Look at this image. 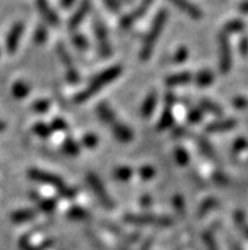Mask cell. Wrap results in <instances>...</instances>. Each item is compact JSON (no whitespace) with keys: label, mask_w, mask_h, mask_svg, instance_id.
I'll use <instances>...</instances> for the list:
<instances>
[{"label":"cell","mask_w":248,"mask_h":250,"mask_svg":"<svg viewBox=\"0 0 248 250\" xmlns=\"http://www.w3.org/2000/svg\"><path fill=\"white\" fill-rule=\"evenodd\" d=\"M120 74H122V67H120L119 65L112 66L109 67V69L105 70V71H103V73L97 74L94 79L89 83L88 88L76 95L75 103L79 104V103H84V102H86L88 99H90L93 95L96 94V93L99 92L100 89H103L107 84H109V83H112L113 80H115Z\"/></svg>","instance_id":"1"},{"label":"cell","mask_w":248,"mask_h":250,"mask_svg":"<svg viewBox=\"0 0 248 250\" xmlns=\"http://www.w3.org/2000/svg\"><path fill=\"white\" fill-rule=\"evenodd\" d=\"M167 17H169V13H167L166 9H161L157 13V16H156L153 23H152L151 29L147 33V37H146L143 46H142L141 54H139L142 61H147L151 57L152 52L154 50V44H156L157 40L160 38L161 32H162L165 24H166Z\"/></svg>","instance_id":"2"},{"label":"cell","mask_w":248,"mask_h":250,"mask_svg":"<svg viewBox=\"0 0 248 250\" xmlns=\"http://www.w3.org/2000/svg\"><path fill=\"white\" fill-rule=\"evenodd\" d=\"M28 177L33 181L41 182V183L48 184V186H52V187L56 188L60 194H62L65 198H74L76 194V190H74L73 188L67 187L66 183L61 179L60 177H57L55 174H51L47 171L38 170V169H31L28 171Z\"/></svg>","instance_id":"3"},{"label":"cell","mask_w":248,"mask_h":250,"mask_svg":"<svg viewBox=\"0 0 248 250\" xmlns=\"http://www.w3.org/2000/svg\"><path fill=\"white\" fill-rule=\"evenodd\" d=\"M94 31L99 43V52L101 57H109L112 55V46L108 40V32L104 23L99 18L94 19Z\"/></svg>","instance_id":"4"},{"label":"cell","mask_w":248,"mask_h":250,"mask_svg":"<svg viewBox=\"0 0 248 250\" xmlns=\"http://www.w3.org/2000/svg\"><path fill=\"white\" fill-rule=\"evenodd\" d=\"M219 66L222 73H228L232 66V57H230L229 41L227 33H222L219 36Z\"/></svg>","instance_id":"5"},{"label":"cell","mask_w":248,"mask_h":250,"mask_svg":"<svg viewBox=\"0 0 248 250\" xmlns=\"http://www.w3.org/2000/svg\"><path fill=\"white\" fill-rule=\"evenodd\" d=\"M152 3H153V0H143L133 12H131L124 18H122V21H120V27L123 29H128L129 27H132L133 23L137 22L138 19H141L148 12Z\"/></svg>","instance_id":"6"},{"label":"cell","mask_w":248,"mask_h":250,"mask_svg":"<svg viewBox=\"0 0 248 250\" xmlns=\"http://www.w3.org/2000/svg\"><path fill=\"white\" fill-rule=\"evenodd\" d=\"M126 221L138 224V225L169 226L172 224L171 219L169 217H158V216L153 215H128L126 217Z\"/></svg>","instance_id":"7"},{"label":"cell","mask_w":248,"mask_h":250,"mask_svg":"<svg viewBox=\"0 0 248 250\" xmlns=\"http://www.w3.org/2000/svg\"><path fill=\"white\" fill-rule=\"evenodd\" d=\"M88 182L90 184V187L93 188V190L95 192V194L97 196V198L100 200V202L103 203L104 206L108 207V208H112L114 207L113 201L110 200L109 194H108L107 189L104 187V184L101 183V181L95 174H88Z\"/></svg>","instance_id":"8"},{"label":"cell","mask_w":248,"mask_h":250,"mask_svg":"<svg viewBox=\"0 0 248 250\" xmlns=\"http://www.w3.org/2000/svg\"><path fill=\"white\" fill-rule=\"evenodd\" d=\"M57 52H58V56H60V59H61V61L63 62V65L66 66L67 78H69V80L70 82L76 83L77 80H79V74H77V71H76L73 59H71V56L69 55V52H67V50L65 48V46L61 43H58V46H57Z\"/></svg>","instance_id":"9"},{"label":"cell","mask_w":248,"mask_h":250,"mask_svg":"<svg viewBox=\"0 0 248 250\" xmlns=\"http://www.w3.org/2000/svg\"><path fill=\"white\" fill-rule=\"evenodd\" d=\"M23 32H24V24L23 23H17L12 29H10L9 35L6 37V50L9 54L16 52V50L18 48L19 40L22 37Z\"/></svg>","instance_id":"10"},{"label":"cell","mask_w":248,"mask_h":250,"mask_svg":"<svg viewBox=\"0 0 248 250\" xmlns=\"http://www.w3.org/2000/svg\"><path fill=\"white\" fill-rule=\"evenodd\" d=\"M91 8V1L90 0H82L81 4L79 5V8L76 9V12L74 13V16L71 17L69 22V27L71 29L77 28L80 25V23L85 19V17L88 16V13L90 12Z\"/></svg>","instance_id":"11"},{"label":"cell","mask_w":248,"mask_h":250,"mask_svg":"<svg viewBox=\"0 0 248 250\" xmlns=\"http://www.w3.org/2000/svg\"><path fill=\"white\" fill-rule=\"evenodd\" d=\"M37 8L50 24H52L54 27H57L60 24V18L56 14V12L51 8L47 0H37Z\"/></svg>","instance_id":"12"},{"label":"cell","mask_w":248,"mask_h":250,"mask_svg":"<svg viewBox=\"0 0 248 250\" xmlns=\"http://www.w3.org/2000/svg\"><path fill=\"white\" fill-rule=\"evenodd\" d=\"M173 5H176L180 10L185 12L189 17H191L192 19H200L203 17V13L199 9L198 6H195L189 0H170Z\"/></svg>","instance_id":"13"},{"label":"cell","mask_w":248,"mask_h":250,"mask_svg":"<svg viewBox=\"0 0 248 250\" xmlns=\"http://www.w3.org/2000/svg\"><path fill=\"white\" fill-rule=\"evenodd\" d=\"M110 126H112V131H113L114 136L119 140V141H122V143H129V141L133 140V132L129 130L126 125L119 124V122H114Z\"/></svg>","instance_id":"14"},{"label":"cell","mask_w":248,"mask_h":250,"mask_svg":"<svg viewBox=\"0 0 248 250\" xmlns=\"http://www.w3.org/2000/svg\"><path fill=\"white\" fill-rule=\"evenodd\" d=\"M156 104H157V92L153 90V92H151L147 95V98L145 99L143 104H142V109H141L142 116H143L145 118L150 117V116L153 113Z\"/></svg>","instance_id":"15"},{"label":"cell","mask_w":248,"mask_h":250,"mask_svg":"<svg viewBox=\"0 0 248 250\" xmlns=\"http://www.w3.org/2000/svg\"><path fill=\"white\" fill-rule=\"evenodd\" d=\"M97 114H99V117L104 121V122H107L109 125H113L114 122H116L115 120V114L114 112L110 109L109 105L107 103H100V104L97 105Z\"/></svg>","instance_id":"16"},{"label":"cell","mask_w":248,"mask_h":250,"mask_svg":"<svg viewBox=\"0 0 248 250\" xmlns=\"http://www.w3.org/2000/svg\"><path fill=\"white\" fill-rule=\"evenodd\" d=\"M234 126H236V121L233 120L218 121V122H214V124L209 125L207 131H209V132H222V131L232 130Z\"/></svg>","instance_id":"17"},{"label":"cell","mask_w":248,"mask_h":250,"mask_svg":"<svg viewBox=\"0 0 248 250\" xmlns=\"http://www.w3.org/2000/svg\"><path fill=\"white\" fill-rule=\"evenodd\" d=\"M191 80V74L190 73H179L170 75L166 79V84L169 86L181 85V84H186Z\"/></svg>","instance_id":"18"},{"label":"cell","mask_w":248,"mask_h":250,"mask_svg":"<svg viewBox=\"0 0 248 250\" xmlns=\"http://www.w3.org/2000/svg\"><path fill=\"white\" fill-rule=\"evenodd\" d=\"M36 217V212L32 211V209H22V211H17V212L13 213L12 219L13 221L16 222H25L31 221Z\"/></svg>","instance_id":"19"},{"label":"cell","mask_w":248,"mask_h":250,"mask_svg":"<svg viewBox=\"0 0 248 250\" xmlns=\"http://www.w3.org/2000/svg\"><path fill=\"white\" fill-rule=\"evenodd\" d=\"M113 175L118 181L126 182L131 179V177L133 175V170L131 168H128V167H119V168L114 169Z\"/></svg>","instance_id":"20"},{"label":"cell","mask_w":248,"mask_h":250,"mask_svg":"<svg viewBox=\"0 0 248 250\" xmlns=\"http://www.w3.org/2000/svg\"><path fill=\"white\" fill-rule=\"evenodd\" d=\"M173 124V114L171 112V108H167L166 111L162 113L160 122H158V130H166L169 127L172 126Z\"/></svg>","instance_id":"21"},{"label":"cell","mask_w":248,"mask_h":250,"mask_svg":"<svg viewBox=\"0 0 248 250\" xmlns=\"http://www.w3.org/2000/svg\"><path fill=\"white\" fill-rule=\"evenodd\" d=\"M12 93L17 99H22V98H25V97H27V94L29 93V88L27 84H24V83L18 82V83H16L14 85H13Z\"/></svg>","instance_id":"22"},{"label":"cell","mask_w":248,"mask_h":250,"mask_svg":"<svg viewBox=\"0 0 248 250\" xmlns=\"http://www.w3.org/2000/svg\"><path fill=\"white\" fill-rule=\"evenodd\" d=\"M214 82V76L210 71H208V70H204V71H200V73L196 75V84L199 86H208L209 84Z\"/></svg>","instance_id":"23"},{"label":"cell","mask_w":248,"mask_h":250,"mask_svg":"<svg viewBox=\"0 0 248 250\" xmlns=\"http://www.w3.org/2000/svg\"><path fill=\"white\" fill-rule=\"evenodd\" d=\"M175 158L177 164L180 165H186L189 163V155L186 150H184L182 147H176L175 149Z\"/></svg>","instance_id":"24"},{"label":"cell","mask_w":248,"mask_h":250,"mask_svg":"<svg viewBox=\"0 0 248 250\" xmlns=\"http://www.w3.org/2000/svg\"><path fill=\"white\" fill-rule=\"evenodd\" d=\"M73 42L75 43V46L80 50H86L89 47V43H88V40L84 37L80 33H75L73 36Z\"/></svg>","instance_id":"25"},{"label":"cell","mask_w":248,"mask_h":250,"mask_svg":"<svg viewBox=\"0 0 248 250\" xmlns=\"http://www.w3.org/2000/svg\"><path fill=\"white\" fill-rule=\"evenodd\" d=\"M63 150L69 155H77L79 154V146L76 145V143H74L73 140H66L65 144H63Z\"/></svg>","instance_id":"26"},{"label":"cell","mask_w":248,"mask_h":250,"mask_svg":"<svg viewBox=\"0 0 248 250\" xmlns=\"http://www.w3.org/2000/svg\"><path fill=\"white\" fill-rule=\"evenodd\" d=\"M33 131H35V133H37L38 136L48 137L51 135V132H52V128L43 124H37L33 127Z\"/></svg>","instance_id":"27"},{"label":"cell","mask_w":248,"mask_h":250,"mask_svg":"<svg viewBox=\"0 0 248 250\" xmlns=\"http://www.w3.org/2000/svg\"><path fill=\"white\" fill-rule=\"evenodd\" d=\"M201 107L204 108L205 111H209L211 113H217V114H222V109L219 108V105H217L213 102L208 101V99H203L201 101Z\"/></svg>","instance_id":"28"},{"label":"cell","mask_w":248,"mask_h":250,"mask_svg":"<svg viewBox=\"0 0 248 250\" xmlns=\"http://www.w3.org/2000/svg\"><path fill=\"white\" fill-rule=\"evenodd\" d=\"M188 59V48L181 46L179 50L176 51L175 55H173V62L176 63H180V62H184V61Z\"/></svg>","instance_id":"29"},{"label":"cell","mask_w":248,"mask_h":250,"mask_svg":"<svg viewBox=\"0 0 248 250\" xmlns=\"http://www.w3.org/2000/svg\"><path fill=\"white\" fill-rule=\"evenodd\" d=\"M199 145H200L201 151L204 152L205 155L209 156L210 159L215 158V154H214V151H213V147H211L210 144L208 143L207 140H200V141H199Z\"/></svg>","instance_id":"30"},{"label":"cell","mask_w":248,"mask_h":250,"mask_svg":"<svg viewBox=\"0 0 248 250\" xmlns=\"http://www.w3.org/2000/svg\"><path fill=\"white\" fill-rule=\"evenodd\" d=\"M70 217H73V219H77V220H84L88 217V212L85 211V209L79 208V207H75V208L70 212Z\"/></svg>","instance_id":"31"},{"label":"cell","mask_w":248,"mask_h":250,"mask_svg":"<svg viewBox=\"0 0 248 250\" xmlns=\"http://www.w3.org/2000/svg\"><path fill=\"white\" fill-rule=\"evenodd\" d=\"M51 128H52V131H65L67 130V125L61 118H56V120H54L52 125H51Z\"/></svg>","instance_id":"32"},{"label":"cell","mask_w":248,"mask_h":250,"mask_svg":"<svg viewBox=\"0 0 248 250\" xmlns=\"http://www.w3.org/2000/svg\"><path fill=\"white\" fill-rule=\"evenodd\" d=\"M243 28V23L241 21H232L226 25L227 32H238Z\"/></svg>","instance_id":"33"},{"label":"cell","mask_w":248,"mask_h":250,"mask_svg":"<svg viewBox=\"0 0 248 250\" xmlns=\"http://www.w3.org/2000/svg\"><path fill=\"white\" fill-rule=\"evenodd\" d=\"M46 38H47V31L44 27H38L37 31H36V42L37 43H42V42L46 41Z\"/></svg>","instance_id":"34"},{"label":"cell","mask_w":248,"mask_h":250,"mask_svg":"<svg viewBox=\"0 0 248 250\" xmlns=\"http://www.w3.org/2000/svg\"><path fill=\"white\" fill-rule=\"evenodd\" d=\"M50 107V102L47 99H43V101H38L33 104V109L37 112H46Z\"/></svg>","instance_id":"35"},{"label":"cell","mask_w":248,"mask_h":250,"mask_svg":"<svg viewBox=\"0 0 248 250\" xmlns=\"http://www.w3.org/2000/svg\"><path fill=\"white\" fill-rule=\"evenodd\" d=\"M215 200H207L204 201V203L200 206V209H199V215H204V213H207L208 211L210 208H213L214 206H215Z\"/></svg>","instance_id":"36"},{"label":"cell","mask_w":248,"mask_h":250,"mask_svg":"<svg viewBox=\"0 0 248 250\" xmlns=\"http://www.w3.org/2000/svg\"><path fill=\"white\" fill-rule=\"evenodd\" d=\"M139 174H141L142 179H151L154 175V169L152 167H143L139 170Z\"/></svg>","instance_id":"37"},{"label":"cell","mask_w":248,"mask_h":250,"mask_svg":"<svg viewBox=\"0 0 248 250\" xmlns=\"http://www.w3.org/2000/svg\"><path fill=\"white\" fill-rule=\"evenodd\" d=\"M55 206H56V201L46 200L39 202V207H41V209H43V211H46V212H51V211L55 208Z\"/></svg>","instance_id":"38"},{"label":"cell","mask_w":248,"mask_h":250,"mask_svg":"<svg viewBox=\"0 0 248 250\" xmlns=\"http://www.w3.org/2000/svg\"><path fill=\"white\" fill-rule=\"evenodd\" d=\"M201 117H203V113H201V111L198 109V108H194V109H191L190 113H189V121H190V122H194V124L199 122V121L201 120Z\"/></svg>","instance_id":"39"},{"label":"cell","mask_w":248,"mask_h":250,"mask_svg":"<svg viewBox=\"0 0 248 250\" xmlns=\"http://www.w3.org/2000/svg\"><path fill=\"white\" fill-rule=\"evenodd\" d=\"M96 144H97V137L95 136V135H86V136L84 137V145L86 146V147H89V149L95 147Z\"/></svg>","instance_id":"40"},{"label":"cell","mask_w":248,"mask_h":250,"mask_svg":"<svg viewBox=\"0 0 248 250\" xmlns=\"http://www.w3.org/2000/svg\"><path fill=\"white\" fill-rule=\"evenodd\" d=\"M236 219H237V222L239 224V226L243 229V232H245L246 235H247L248 238V225L246 224V220H245V216L242 215L241 212H237L236 213Z\"/></svg>","instance_id":"41"},{"label":"cell","mask_w":248,"mask_h":250,"mask_svg":"<svg viewBox=\"0 0 248 250\" xmlns=\"http://www.w3.org/2000/svg\"><path fill=\"white\" fill-rule=\"evenodd\" d=\"M203 239H204L205 244H207V247L209 248V250H218L217 249V245H215V241H214V239L211 238L210 234H204L203 235Z\"/></svg>","instance_id":"42"},{"label":"cell","mask_w":248,"mask_h":250,"mask_svg":"<svg viewBox=\"0 0 248 250\" xmlns=\"http://www.w3.org/2000/svg\"><path fill=\"white\" fill-rule=\"evenodd\" d=\"M173 206L176 207V209L179 211V212H184V209H185V202H184V198H181L180 196H176L173 198Z\"/></svg>","instance_id":"43"},{"label":"cell","mask_w":248,"mask_h":250,"mask_svg":"<svg viewBox=\"0 0 248 250\" xmlns=\"http://www.w3.org/2000/svg\"><path fill=\"white\" fill-rule=\"evenodd\" d=\"M103 1L107 4V6L110 10H113V12H118L119 10V4H118L116 0H103Z\"/></svg>","instance_id":"44"},{"label":"cell","mask_w":248,"mask_h":250,"mask_svg":"<svg viewBox=\"0 0 248 250\" xmlns=\"http://www.w3.org/2000/svg\"><path fill=\"white\" fill-rule=\"evenodd\" d=\"M20 248H22L23 250H38V249H36V248L33 247V245H32L31 243L27 240V239H23V240H20Z\"/></svg>","instance_id":"45"},{"label":"cell","mask_w":248,"mask_h":250,"mask_svg":"<svg viewBox=\"0 0 248 250\" xmlns=\"http://www.w3.org/2000/svg\"><path fill=\"white\" fill-rule=\"evenodd\" d=\"M233 103L237 105L238 108H245L247 105V101L245 98H236L233 101Z\"/></svg>","instance_id":"46"},{"label":"cell","mask_w":248,"mask_h":250,"mask_svg":"<svg viewBox=\"0 0 248 250\" xmlns=\"http://www.w3.org/2000/svg\"><path fill=\"white\" fill-rule=\"evenodd\" d=\"M74 3H75V0H61V5H62L65 9H69V8H71Z\"/></svg>","instance_id":"47"},{"label":"cell","mask_w":248,"mask_h":250,"mask_svg":"<svg viewBox=\"0 0 248 250\" xmlns=\"http://www.w3.org/2000/svg\"><path fill=\"white\" fill-rule=\"evenodd\" d=\"M246 145V141L245 140H239L238 143L234 145V147H236V151H238V150H242L243 149V146Z\"/></svg>","instance_id":"48"},{"label":"cell","mask_w":248,"mask_h":250,"mask_svg":"<svg viewBox=\"0 0 248 250\" xmlns=\"http://www.w3.org/2000/svg\"><path fill=\"white\" fill-rule=\"evenodd\" d=\"M241 47H242V50H245V52L247 54L248 52V41L247 40L242 41V43H241Z\"/></svg>","instance_id":"49"},{"label":"cell","mask_w":248,"mask_h":250,"mask_svg":"<svg viewBox=\"0 0 248 250\" xmlns=\"http://www.w3.org/2000/svg\"><path fill=\"white\" fill-rule=\"evenodd\" d=\"M241 10H242V12H247L248 13V3L242 4V6H241Z\"/></svg>","instance_id":"50"},{"label":"cell","mask_w":248,"mask_h":250,"mask_svg":"<svg viewBox=\"0 0 248 250\" xmlns=\"http://www.w3.org/2000/svg\"><path fill=\"white\" fill-rule=\"evenodd\" d=\"M4 130V124H1V122H0V131H3Z\"/></svg>","instance_id":"51"}]
</instances>
